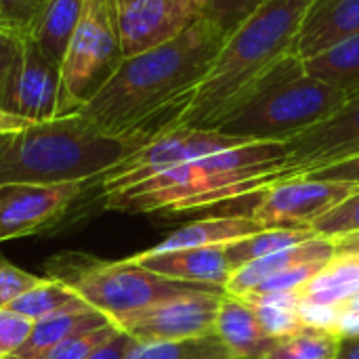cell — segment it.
<instances>
[{"mask_svg":"<svg viewBox=\"0 0 359 359\" xmlns=\"http://www.w3.org/2000/svg\"><path fill=\"white\" fill-rule=\"evenodd\" d=\"M225 40L227 34L202 19L170 42L124 57L78 114L133 151L177 128Z\"/></svg>","mask_w":359,"mask_h":359,"instance_id":"6da1fadb","label":"cell"},{"mask_svg":"<svg viewBox=\"0 0 359 359\" xmlns=\"http://www.w3.org/2000/svg\"><path fill=\"white\" fill-rule=\"evenodd\" d=\"M313 0H265L225 40L194 88L177 128L215 130L288 67L305 13Z\"/></svg>","mask_w":359,"mask_h":359,"instance_id":"7a4b0ae2","label":"cell"},{"mask_svg":"<svg viewBox=\"0 0 359 359\" xmlns=\"http://www.w3.org/2000/svg\"><path fill=\"white\" fill-rule=\"evenodd\" d=\"M286 145L248 141L156 172L126 189L101 196L103 208L120 212H185L227 204L280 183Z\"/></svg>","mask_w":359,"mask_h":359,"instance_id":"3957f363","label":"cell"},{"mask_svg":"<svg viewBox=\"0 0 359 359\" xmlns=\"http://www.w3.org/2000/svg\"><path fill=\"white\" fill-rule=\"evenodd\" d=\"M128 151V145L105 137L80 114L34 122L0 135V185L95 183Z\"/></svg>","mask_w":359,"mask_h":359,"instance_id":"277c9868","label":"cell"},{"mask_svg":"<svg viewBox=\"0 0 359 359\" xmlns=\"http://www.w3.org/2000/svg\"><path fill=\"white\" fill-rule=\"evenodd\" d=\"M347 95L349 90L305 74L303 61H297L215 130L250 141L286 143L332 116Z\"/></svg>","mask_w":359,"mask_h":359,"instance_id":"5b68a950","label":"cell"},{"mask_svg":"<svg viewBox=\"0 0 359 359\" xmlns=\"http://www.w3.org/2000/svg\"><path fill=\"white\" fill-rule=\"evenodd\" d=\"M46 278L67 284L93 309L116 320L162 303L166 299L204 290L198 286L162 278L130 259L99 261L80 252H67L46 263Z\"/></svg>","mask_w":359,"mask_h":359,"instance_id":"8992f818","label":"cell"},{"mask_svg":"<svg viewBox=\"0 0 359 359\" xmlns=\"http://www.w3.org/2000/svg\"><path fill=\"white\" fill-rule=\"evenodd\" d=\"M122 59L114 0H84L61 63L63 116L78 114Z\"/></svg>","mask_w":359,"mask_h":359,"instance_id":"52a82bcc","label":"cell"},{"mask_svg":"<svg viewBox=\"0 0 359 359\" xmlns=\"http://www.w3.org/2000/svg\"><path fill=\"white\" fill-rule=\"evenodd\" d=\"M250 139L223 135L217 130H202V128H175L168 130L149 143L128 151L120 162H116L109 170H105L97 181L95 187H99L101 196L126 189L156 172H162L166 168H172L177 164L198 160L242 143H248Z\"/></svg>","mask_w":359,"mask_h":359,"instance_id":"ba28073f","label":"cell"},{"mask_svg":"<svg viewBox=\"0 0 359 359\" xmlns=\"http://www.w3.org/2000/svg\"><path fill=\"white\" fill-rule=\"evenodd\" d=\"M225 290L204 288L179 294L116 320V326L137 343L189 341L215 334Z\"/></svg>","mask_w":359,"mask_h":359,"instance_id":"9c48e42d","label":"cell"},{"mask_svg":"<svg viewBox=\"0 0 359 359\" xmlns=\"http://www.w3.org/2000/svg\"><path fill=\"white\" fill-rule=\"evenodd\" d=\"M286 145V162L280 181L305 177L324 166L359 156V86L324 122L292 137Z\"/></svg>","mask_w":359,"mask_h":359,"instance_id":"30bf717a","label":"cell"},{"mask_svg":"<svg viewBox=\"0 0 359 359\" xmlns=\"http://www.w3.org/2000/svg\"><path fill=\"white\" fill-rule=\"evenodd\" d=\"M2 109L29 122L65 118L61 101V65L48 59L29 34L21 36Z\"/></svg>","mask_w":359,"mask_h":359,"instance_id":"8fae6325","label":"cell"},{"mask_svg":"<svg viewBox=\"0 0 359 359\" xmlns=\"http://www.w3.org/2000/svg\"><path fill=\"white\" fill-rule=\"evenodd\" d=\"M122 57L156 48L204 19L206 0H114Z\"/></svg>","mask_w":359,"mask_h":359,"instance_id":"7c38bea8","label":"cell"},{"mask_svg":"<svg viewBox=\"0 0 359 359\" xmlns=\"http://www.w3.org/2000/svg\"><path fill=\"white\" fill-rule=\"evenodd\" d=\"M359 185L294 177L257 194L250 219L263 227H311Z\"/></svg>","mask_w":359,"mask_h":359,"instance_id":"4fadbf2b","label":"cell"},{"mask_svg":"<svg viewBox=\"0 0 359 359\" xmlns=\"http://www.w3.org/2000/svg\"><path fill=\"white\" fill-rule=\"evenodd\" d=\"M88 187H95V183L0 185V244L48 229Z\"/></svg>","mask_w":359,"mask_h":359,"instance_id":"5bb4252c","label":"cell"},{"mask_svg":"<svg viewBox=\"0 0 359 359\" xmlns=\"http://www.w3.org/2000/svg\"><path fill=\"white\" fill-rule=\"evenodd\" d=\"M128 259L162 278L198 284V286H212L221 290L225 288V284L233 273L225 255V246L187 248V250H175L154 257H145L139 252Z\"/></svg>","mask_w":359,"mask_h":359,"instance_id":"9a60e30c","label":"cell"},{"mask_svg":"<svg viewBox=\"0 0 359 359\" xmlns=\"http://www.w3.org/2000/svg\"><path fill=\"white\" fill-rule=\"evenodd\" d=\"M359 32V0H313L305 13L297 57L307 61Z\"/></svg>","mask_w":359,"mask_h":359,"instance_id":"2e32d148","label":"cell"},{"mask_svg":"<svg viewBox=\"0 0 359 359\" xmlns=\"http://www.w3.org/2000/svg\"><path fill=\"white\" fill-rule=\"evenodd\" d=\"M267 227L252 221L248 215H233V217H210L202 221H194L189 225L179 227L170 236H166L156 246L143 250L141 255L154 257L175 250L187 248H208V246H227L231 242L250 238Z\"/></svg>","mask_w":359,"mask_h":359,"instance_id":"e0dca14e","label":"cell"},{"mask_svg":"<svg viewBox=\"0 0 359 359\" xmlns=\"http://www.w3.org/2000/svg\"><path fill=\"white\" fill-rule=\"evenodd\" d=\"M334 257V244L330 238L324 236H316L313 240L273 252L269 257L257 259L240 269H236L229 278V282L225 284V292L231 297H246L248 292H252L261 282H265L267 278H271L273 273L299 265V263H307V261H328Z\"/></svg>","mask_w":359,"mask_h":359,"instance_id":"ac0fdd59","label":"cell"},{"mask_svg":"<svg viewBox=\"0 0 359 359\" xmlns=\"http://www.w3.org/2000/svg\"><path fill=\"white\" fill-rule=\"evenodd\" d=\"M215 334L236 359H261L273 343V339L261 328L252 307L244 299L231 297L227 292L223 294L219 307Z\"/></svg>","mask_w":359,"mask_h":359,"instance_id":"d6986e66","label":"cell"},{"mask_svg":"<svg viewBox=\"0 0 359 359\" xmlns=\"http://www.w3.org/2000/svg\"><path fill=\"white\" fill-rule=\"evenodd\" d=\"M114 320L93 307L88 309H76V311H61L48 318H42L34 324L32 334L23 343V347L11 355L8 359H44L59 343L65 339L84 332L95 330L101 326L111 324Z\"/></svg>","mask_w":359,"mask_h":359,"instance_id":"ffe728a7","label":"cell"},{"mask_svg":"<svg viewBox=\"0 0 359 359\" xmlns=\"http://www.w3.org/2000/svg\"><path fill=\"white\" fill-rule=\"evenodd\" d=\"M84 0H46L29 36L55 63H63L69 40L76 32Z\"/></svg>","mask_w":359,"mask_h":359,"instance_id":"44dd1931","label":"cell"},{"mask_svg":"<svg viewBox=\"0 0 359 359\" xmlns=\"http://www.w3.org/2000/svg\"><path fill=\"white\" fill-rule=\"evenodd\" d=\"M359 290V259L349 255H334L299 292L301 301L341 307Z\"/></svg>","mask_w":359,"mask_h":359,"instance_id":"7402d4cb","label":"cell"},{"mask_svg":"<svg viewBox=\"0 0 359 359\" xmlns=\"http://www.w3.org/2000/svg\"><path fill=\"white\" fill-rule=\"evenodd\" d=\"M303 72L345 90L359 86V32L303 61Z\"/></svg>","mask_w":359,"mask_h":359,"instance_id":"603a6c76","label":"cell"},{"mask_svg":"<svg viewBox=\"0 0 359 359\" xmlns=\"http://www.w3.org/2000/svg\"><path fill=\"white\" fill-rule=\"evenodd\" d=\"M316 236L318 233L311 227H269V229H263L250 238L227 244L225 255H227L231 269L236 271V269H240V267H244L257 259H263V257H269L273 252L305 244V242L313 240Z\"/></svg>","mask_w":359,"mask_h":359,"instance_id":"cb8c5ba5","label":"cell"},{"mask_svg":"<svg viewBox=\"0 0 359 359\" xmlns=\"http://www.w3.org/2000/svg\"><path fill=\"white\" fill-rule=\"evenodd\" d=\"M244 299L261 328L267 337H286L290 332H297L303 328V322L299 318V305H301V292L299 290H280V292H250Z\"/></svg>","mask_w":359,"mask_h":359,"instance_id":"d4e9b609","label":"cell"},{"mask_svg":"<svg viewBox=\"0 0 359 359\" xmlns=\"http://www.w3.org/2000/svg\"><path fill=\"white\" fill-rule=\"evenodd\" d=\"M90 305L84 303L67 284L55 280V278H44L38 286L32 290L23 292L17 297L8 309L38 322L42 318L61 313V311H76V309H88Z\"/></svg>","mask_w":359,"mask_h":359,"instance_id":"484cf974","label":"cell"},{"mask_svg":"<svg viewBox=\"0 0 359 359\" xmlns=\"http://www.w3.org/2000/svg\"><path fill=\"white\" fill-rule=\"evenodd\" d=\"M343 339L332 330L303 326L286 337H276L261 359H337Z\"/></svg>","mask_w":359,"mask_h":359,"instance_id":"4316f807","label":"cell"},{"mask_svg":"<svg viewBox=\"0 0 359 359\" xmlns=\"http://www.w3.org/2000/svg\"><path fill=\"white\" fill-rule=\"evenodd\" d=\"M128 359H236L217 334L189 341L137 343Z\"/></svg>","mask_w":359,"mask_h":359,"instance_id":"83f0119b","label":"cell"},{"mask_svg":"<svg viewBox=\"0 0 359 359\" xmlns=\"http://www.w3.org/2000/svg\"><path fill=\"white\" fill-rule=\"evenodd\" d=\"M311 229L318 236L324 238H339V236H349L359 231V187L345 198L341 204H337L330 212L320 217Z\"/></svg>","mask_w":359,"mask_h":359,"instance_id":"f1b7e54d","label":"cell"},{"mask_svg":"<svg viewBox=\"0 0 359 359\" xmlns=\"http://www.w3.org/2000/svg\"><path fill=\"white\" fill-rule=\"evenodd\" d=\"M118 332H120V328L114 322L107 326L95 328V330L78 332V334L65 339L63 343H59L44 359H86L95 349H99L101 345L111 341Z\"/></svg>","mask_w":359,"mask_h":359,"instance_id":"f546056e","label":"cell"},{"mask_svg":"<svg viewBox=\"0 0 359 359\" xmlns=\"http://www.w3.org/2000/svg\"><path fill=\"white\" fill-rule=\"evenodd\" d=\"M265 0H206L204 19L215 23L223 34H231L248 15H252Z\"/></svg>","mask_w":359,"mask_h":359,"instance_id":"4dcf8cb0","label":"cell"},{"mask_svg":"<svg viewBox=\"0 0 359 359\" xmlns=\"http://www.w3.org/2000/svg\"><path fill=\"white\" fill-rule=\"evenodd\" d=\"M34 320L13 309L0 307V359H8L23 347L34 330Z\"/></svg>","mask_w":359,"mask_h":359,"instance_id":"1f68e13d","label":"cell"},{"mask_svg":"<svg viewBox=\"0 0 359 359\" xmlns=\"http://www.w3.org/2000/svg\"><path fill=\"white\" fill-rule=\"evenodd\" d=\"M46 0H0V25L23 36L29 34Z\"/></svg>","mask_w":359,"mask_h":359,"instance_id":"d6a6232c","label":"cell"},{"mask_svg":"<svg viewBox=\"0 0 359 359\" xmlns=\"http://www.w3.org/2000/svg\"><path fill=\"white\" fill-rule=\"evenodd\" d=\"M330 261V259H328ZM328 261H307V263H299L292 267H286L278 273H273L271 278H267L265 282H261L252 292H280V290H299L305 282H309ZM250 294V292H248Z\"/></svg>","mask_w":359,"mask_h":359,"instance_id":"836d02e7","label":"cell"},{"mask_svg":"<svg viewBox=\"0 0 359 359\" xmlns=\"http://www.w3.org/2000/svg\"><path fill=\"white\" fill-rule=\"evenodd\" d=\"M44 278L23 271L0 255V307H8L17 297L38 286Z\"/></svg>","mask_w":359,"mask_h":359,"instance_id":"e575fe53","label":"cell"},{"mask_svg":"<svg viewBox=\"0 0 359 359\" xmlns=\"http://www.w3.org/2000/svg\"><path fill=\"white\" fill-rule=\"evenodd\" d=\"M19 42L21 36L2 27L0 25V109H2V99H4V90H6V82L19 50Z\"/></svg>","mask_w":359,"mask_h":359,"instance_id":"d590c367","label":"cell"},{"mask_svg":"<svg viewBox=\"0 0 359 359\" xmlns=\"http://www.w3.org/2000/svg\"><path fill=\"white\" fill-rule=\"evenodd\" d=\"M305 177L316 179V181H334V183L359 185V156H353V158L337 162V164H330V166H324V168L313 170Z\"/></svg>","mask_w":359,"mask_h":359,"instance_id":"8d00e7d4","label":"cell"},{"mask_svg":"<svg viewBox=\"0 0 359 359\" xmlns=\"http://www.w3.org/2000/svg\"><path fill=\"white\" fill-rule=\"evenodd\" d=\"M337 334L341 339H359V290L339 307Z\"/></svg>","mask_w":359,"mask_h":359,"instance_id":"74e56055","label":"cell"},{"mask_svg":"<svg viewBox=\"0 0 359 359\" xmlns=\"http://www.w3.org/2000/svg\"><path fill=\"white\" fill-rule=\"evenodd\" d=\"M135 345H137V341L130 334H126L124 330H120L111 341H107L105 345L95 349L86 359H128Z\"/></svg>","mask_w":359,"mask_h":359,"instance_id":"f35d334b","label":"cell"},{"mask_svg":"<svg viewBox=\"0 0 359 359\" xmlns=\"http://www.w3.org/2000/svg\"><path fill=\"white\" fill-rule=\"evenodd\" d=\"M334 244V255H349L359 259V231L358 233H349V236H339V238H330Z\"/></svg>","mask_w":359,"mask_h":359,"instance_id":"ab89813d","label":"cell"},{"mask_svg":"<svg viewBox=\"0 0 359 359\" xmlns=\"http://www.w3.org/2000/svg\"><path fill=\"white\" fill-rule=\"evenodd\" d=\"M29 124H34V122H29V120H25L21 116H15V114H11L6 109H0V135L13 133V130H21V128H25Z\"/></svg>","mask_w":359,"mask_h":359,"instance_id":"60d3db41","label":"cell"},{"mask_svg":"<svg viewBox=\"0 0 359 359\" xmlns=\"http://www.w3.org/2000/svg\"><path fill=\"white\" fill-rule=\"evenodd\" d=\"M337 359H359V339H343Z\"/></svg>","mask_w":359,"mask_h":359,"instance_id":"b9f144b4","label":"cell"}]
</instances>
